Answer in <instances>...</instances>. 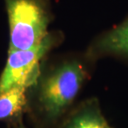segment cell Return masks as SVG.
Here are the masks:
<instances>
[{"instance_id": "6da1fadb", "label": "cell", "mask_w": 128, "mask_h": 128, "mask_svg": "<svg viewBox=\"0 0 128 128\" xmlns=\"http://www.w3.org/2000/svg\"><path fill=\"white\" fill-rule=\"evenodd\" d=\"M86 76L82 65L76 61L65 62L50 72L40 83L38 104L48 121L64 113L80 91Z\"/></svg>"}, {"instance_id": "7a4b0ae2", "label": "cell", "mask_w": 128, "mask_h": 128, "mask_svg": "<svg viewBox=\"0 0 128 128\" xmlns=\"http://www.w3.org/2000/svg\"><path fill=\"white\" fill-rule=\"evenodd\" d=\"M8 14L9 50L29 49L48 36L49 18L40 0H5Z\"/></svg>"}, {"instance_id": "3957f363", "label": "cell", "mask_w": 128, "mask_h": 128, "mask_svg": "<svg viewBox=\"0 0 128 128\" xmlns=\"http://www.w3.org/2000/svg\"><path fill=\"white\" fill-rule=\"evenodd\" d=\"M48 35L39 44L29 49L8 51L7 63L0 76V93L14 88L28 89L34 86L40 75V62L55 42Z\"/></svg>"}, {"instance_id": "277c9868", "label": "cell", "mask_w": 128, "mask_h": 128, "mask_svg": "<svg viewBox=\"0 0 128 128\" xmlns=\"http://www.w3.org/2000/svg\"><path fill=\"white\" fill-rule=\"evenodd\" d=\"M65 128H111L95 101L86 102L72 115Z\"/></svg>"}, {"instance_id": "5b68a950", "label": "cell", "mask_w": 128, "mask_h": 128, "mask_svg": "<svg viewBox=\"0 0 128 128\" xmlns=\"http://www.w3.org/2000/svg\"><path fill=\"white\" fill-rule=\"evenodd\" d=\"M96 52L128 56V19L96 41Z\"/></svg>"}, {"instance_id": "8992f818", "label": "cell", "mask_w": 128, "mask_h": 128, "mask_svg": "<svg viewBox=\"0 0 128 128\" xmlns=\"http://www.w3.org/2000/svg\"><path fill=\"white\" fill-rule=\"evenodd\" d=\"M25 88H14L0 93V121H6L21 114L27 105Z\"/></svg>"}, {"instance_id": "52a82bcc", "label": "cell", "mask_w": 128, "mask_h": 128, "mask_svg": "<svg viewBox=\"0 0 128 128\" xmlns=\"http://www.w3.org/2000/svg\"><path fill=\"white\" fill-rule=\"evenodd\" d=\"M18 128H25V127H24V126H21V127H18Z\"/></svg>"}]
</instances>
